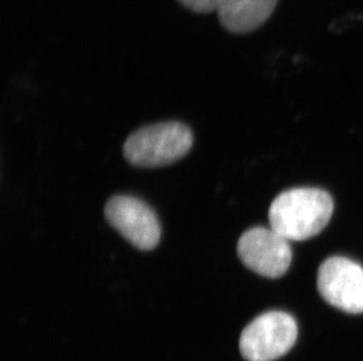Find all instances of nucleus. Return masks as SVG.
<instances>
[{
    "label": "nucleus",
    "mask_w": 363,
    "mask_h": 361,
    "mask_svg": "<svg viewBox=\"0 0 363 361\" xmlns=\"http://www.w3.org/2000/svg\"><path fill=\"white\" fill-rule=\"evenodd\" d=\"M177 1L187 10L199 14L212 13L218 10L220 4V0H177Z\"/></svg>",
    "instance_id": "obj_8"
},
{
    "label": "nucleus",
    "mask_w": 363,
    "mask_h": 361,
    "mask_svg": "<svg viewBox=\"0 0 363 361\" xmlns=\"http://www.w3.org/2000/svg\"><path fill=\"white\" fill-rule=\"evenodd\" d=\"M238 255L253 273L277 280L289 269L293 250L291 242L271 227H255L241 235L238 242Z\"/></svg>",
    "instance_id": "obj_4"
},
{
    "label": "nucleus",
    "mask_w": 363,
    "mask_h": 361,
    "mask_svg": "<svg viewBox=\"0 0 363 361\" xmlns=\"http://www.w3.org/2000/svg\"><path fill=\"white\" fill-rule=\"evenodd\" d=\"M334 212L332 196L318 188H294L275 197L268 212L269 225L289 242L319 235Z\"/></svg>",
    "instance_id": "obj_1"
},
{
    "label": "nucleus",
    "mask_w": 363,
    "mask_h": 361,
    "mask_svg": "<svg viewBox=\"0 0 363 361\" xmlns=\"http://www.w3.org/2000/svg\"><path fill=\"white\" fill-rule=\"evenodd\" d=\"M279 0H220V24L233 35H247L261 28L274 12Z\"/></svg>",
    "instance_id": "obj_7"
},
{
    "label": "nucleus",
    "mask_w": 363,
    "mask_h": 361,
    "mask_svg": "<svg viewBox=\"0 0 363 361\" xmlns=\"http://www.w3.org/2000/svg\"><path fill=\"white\" fill-rule=\"evenodd\" d=\"M298 338V324L291 314L269 311L245 327L240 337L241 355L248 361H273L281 358Z\"/></svg>",
    "instance_id": "obj_3"
},
{
    "label": "nucleus",
    "mask_w": 363,
    "mask_h": 361,
    "mask_svg": "<svg viewBox=\"0 0 363 361\" xmlns=\"http://www.w3.org/2000/svg\"><path fill=\"white\" fill-rule=\"evenodd\" d=\"M112 227L132 246L150 251L158 246L162 228L155 212L145 202L132 196H113L105 207Z\"/></svg>",
    "instance_id": "obj_6"
},
{
    "label": "nucleus",
    "mask_w": 363,
    "mask_h": 361,
    "mask_svg": "<svg viewBox=\"0 0 363 361\" xmlns=\"http://www.w3.org/2000/svg\"><path fill=\"white\" fill-rule=\"evenodd\" d=\"M193 144L192 132L179 122L157 123L134 132L123 146L126 160L135 167L157 168L187 155Z\"/></svg>",
    "instance_id": "obj_2"
},
{
    "label": "nucleus",
    "mask_w": 363,
    "mask_h": 361,
    "mask_svg": "<svg viewBox=\"0 0 363 361\" xmlns=\"http://www.w3.org/2000/svg\"><path fill=\"white\" fill-rule=\"evenodd\" d=\"M320 296L347 314H363V266L352 259L334 256L318 271Z\"/></svg>",
    "instance_id": "obj_5"
}]
</instances>
